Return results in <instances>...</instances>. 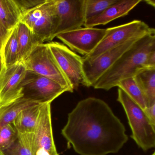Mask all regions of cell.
I'll list each match as a JSON object with an SVG mask.
<instances>
[{"label": "cell", "instance_id": "6da1fadb", "mask_svg": "<svg viewBox=\"0 0 155 155\" xmlns=\"http://www.w3.org/2000/svg\"><path fill=\"white\" fill-rule=\"evenodd\" d=\"M126 131L107 103L90 97L68 114L61 134L79 155H107L117 153L127 143Z\"/></svg>", "mask_w": 155, "mask_h": 155}, {"label": "cell", "instance_id": "7a4b0ae2", "mask_svg": "<svg viewBox=\"0 0 155 155\" xmlns=\"http://www.w3.org/2000/svg\"><path fill=\"white\" fill-rule=\"evenodd\" d=\"M155 51V31L140 38L96 81V89L109 91L125 79L133 78L140 71L148 68L150 52Z\"/></svg>", "mask_w": 155, "mask_h": 155}, {"label": "cell", "instance_id": "3957f363", "mask_svg": "<svg viewBox=\"0 0 155 155\" xmlns=\"http://www.w3.org/2000/svg\"><path fill=\"white\" fill-rule=\"evenodd\" d=\"M117 100L121 104L132 131L131 137L143 151L155 147V126L143 110L121 89H118Z\"/></svg>", "mask_w": 155, "mask_h": 155}, {"label": "cell", "instance_id": "277c9868", "mask_svg": "<svg viewBox=\"0 0 155 155\" xmlns=\"http://www.w3.org/2000/svg\"><path fill=\"white\" fill-rule=\"evenodd\" d=\"M154 28L140 20L132 21L128 23L106 29V34L97 47L84 59L91 61L101 54L125 41L136 38H140L155 32Z\"/></svg>", "mask_w": 155, "mask_h": 155}, {"label": "cell", "instance_id": "5b68a950", "mask_svg": "<svg viewBox=\"0 0 155 155\" xmlns=\"http://www.w3.org/2000/svg\"><path fill=\"white\" fill-rule=\"evenodd\" d=\"M22 63L27 71L48 78L67 89L68 92H73L47 43L38 45Z\"/></svg>", "mask_w": 155, "mask_h": 155}, {"label": "cell", "instance_id": "8992f818", "mask_svg": "<svg viewBox=\"0 0 155 155\" xmlns=\"http://www.w3.org/2000/svg\"><path fill=\"white\" fill-rule=\"evenodd\" d=\"M20 22L28 26L43 41H51L57 27L55 0L44 3L21 15Z\"/></svg>", "mask_w": 155, "mask_h": 155}, {"label": "cell", "instance_id": "52a82bcc", "mask_svg": "<svg viewBox=\"0 0 155 155\" xmlns=\"http://www.w3.org/2000/svg\"><path fill=\"white\" fill-rule=\"evenodd\" d=\"M22 97L38 104L51 103L65 92L67 89L58 82L27 71L21 82Z\"/></svg>", "mask_w": 155, "mask_h": 155}, {"label": "cell", "instance_id": "ba28073f", "mask_svg": "<svg viewBox=\"0 0 155 155\" xmlns=\"http://www.w3.org/2000/svg\"><path fill=\"white\" fill-rule=\"evenodd\" d=\"M47 44L73 90L85 86L82 57L60 42L50 41Z\"/></svg>", "mask_w": 155, "mask_h": 155}, {"label": "cell", "instance_id": "9c48e42d", "mask_svg": "<svg viewBox=\"0 0 155 155\" xmlns=\"http://www.w3.org/2000/svg\"><path fill=\"white\" fill-rule=\"evenodd\" d=\"M85 0H55L57 27L54 38L59 34L82 28L86 21Z\"/></svg>", "mask_w": 155, "mask_h": 155}, {"label": "cell", "instance_id": "30bf717a", "mask_svg": "<svg viewBox=\"0 0 155 155\" xmlns=\"http://www.w3.org/2000/svg\"><path fill=\"white\" fill-rule=\"evenodd\" d=\"M33 155H59L53 138L51 103L42 104L33 133Z\"/></svg>", "mask_w": 155, "mask_h": 155}, {"label": "cell", "instance_id": "8fae6325", "mask_svg": "<svg viewBox=\"0 0 155 155\" xmlns=\"http://www.w3.org/2000/svg\"><path fill=\"white\" fill-rule=\"evenodd\" d=\"M140 38H134L125 41L106 51L93 60H86L83 58L85 87H92L100 77Z\"/></svg>", "mask_w": 155, "mask_h": 155}, {"label": "cell", "instance_id": "7c38bea8", "mask_svg": "<svg viewBox=\"0 0 155 155\" xmlns=\"http://www.w3.org/2000/svg\"><path fill=\"white\" fill-rule=\"evenodd\" d=\"M106 32V29L81 28L59 34L56 38L72 51L87 56L97 47Z\"/></svg>", "mask_w": 155, "mask_h": 155}, {"label": "cell", "instance_id": "4fadbf2b", "mask_svg": "<svg viewBox=\"0 0 155 155\" xmlns=\"http://www.w3.org/2000/svg\"><path fill=\"white\" fill-rule=\"evenodd\" d=\"M27 71L22 62L6 68L0 77V108L22 97L21 82Z\"/></svg>", "mask_w": 155, "mask_h": 155}, {"label": "cell", "instance_id": "5bb4252c", "mask_svg": "<svg viewBox=\"0 0 155 155\" xmlns=\"http://www.w3.org/2000/svg\"><path fill=\"white\" fill-rule=\"evenodd\" d=\"M142 0H118L117 2L107 8L101 14L85 21V28H94L105 25L111 21L127 16Z\"/></svg>", "mask_w": 155, "mask_h": 155}, {"label": "cell", "instance_id": "9a60e30c", "mask_svg": "<svg viewBox=\"0 0 155 155\" xmlns=\"http://www.w3.org/2000/svg\"><path fill=\"white\" fill-rule=\"evenodd\" d=\"M17 28L19 62H22L36 47L44 43L24 23L20 22Z\"/></svg>", "mask_w": 155, "mask_h": 155}, {"label": "cell", "instance_id": "2e32d148", "mask_svg": "<svg viewBox=\"0 0 155 155\" xmlns=\"http://www.w3.org/2000/svg\"><path fill=\"white\" fill-rule=\"evenodd\" d=\"M133 78L145 97L147 107L155 104V69L141 70Z\"/></svg>", "mask_w": 155, "mask_h": 155}, {"label": "cell", "instance_id": "e0dca14e", "mask_svg": "<svg viewBox=\"0 0 155 155\" xmlns=\"http://www.w3.org/2000/svg\"><path fill=\"white\" fill-rule=\"evenodd\" d=\"M42 104H37L21 110L13 120L14 126L21 134L33 133Z\"/></svg>", "mask_w": 155, "mask_h": 155}, {"label": "cell", "instance_id": "ac0fdd59", "mask_svg": "<svg viewBox=\"0 0 155 155\" xmlns=\"http://www.w3.org/2000/svg\"><path fill=\"white\" fill-rule=\"evenodd\" d=\"M21 13L15 0H0V21L9 31L20 22Z\"/></svg>", "mask_w": 155, "mask_h": 155}, {"label": "cell", "instance_id": "d6986e66", "mask_svg": "<svg viewBox=\"0 0 155 155\" xmlns=\"http://www.w3.org/2000/svg\"><path fill=\"white\" fill-rule=\"evenodd\" d=\"M37 104L38 103L22 97L10 105L0 108V129L12 123L21 110Z\"/></svg>", "mask_w": 155, "mask_h": 155}, {"label": "cell", "instance_id": "ffe728a7", "mask_svg": "<svg viewBox=\"0 0 155 155\" xmlns=\"http://www.w3.org/2000/svg\"><path fill=\"white\" fill-rule=\"evenodd\" d=\"M17 26L11 31L2 49V56L6 68L19 63Z\"/></svg>", "mask_w": 155, "mask_h": 155}, {"label": "cell", "instance_id": "44dd1931", "mask_svg": "<svg viewBox=\"0 0 155 155\" xmlns=\"http://www.w3.org/2000/svg\"><path fill=\"white\" fill-rule=\"evenodd\" d=\"M33 133H19L18 138L8 148L0 150V155H33Z\"/></svg>", "mask_w": 155, "mask_h": 155}, {"label": "cell", "instance_id": "7402d4cb", "mask_svg": "<svg viewBox=\"0 0 155 155\" xmlns=\"http://www.w3.org/2000/svg\"><path fill=\"white\" fill-rule=\"evenodd\" d=\"M117 87L126 92L143 110L147 107L145 97L133 77L121 81L118 83Z\"/></svg>", "mask_w": 155, "mask_h": 155}, {"label": "cell", "instance_id": "603a6c76", "mask_svg": "<svg viewBox=\"0 0 155 155\" xmlns=\"http://www.w3.org/2000/svg\"><path fill=\"white\" fill-rule=\"evenodd\" d=\"M118 0H85V19L86 21L101 14L107 8Z\"/></svg>", "mask_w": 155, "mask_h": 155}, {"label": "cell", "instance_id": "cb8c5ba5", "mask_svg": "<svg viewBox=\"0 0 155 155\" xmlns=\"http://www.w3.org/2000/svg\"><path fill=\"white\" fill-rule=\"evenodd\" d=\"M18 134L12 123H9L0 129V150L10 147L18 138Z\"/></svg>", "mask_w": 155, "mask_h": 155}, {"label": "cell", "instance_id": "d4e9b609", "mask_svg": "<svg viewBox=\"0 0 155 155\" xmlns=\"http://www.w3.org/2000/svg\"><path fill=\"white\" fill-rule=\"evenodd\" d=\"M21 15L44 3L46 0H15Z\"/></svg>", "mask_w": 155, "mask_h": 155}, {"label": "cell", "instance_id": "484cf974", "mask_svg": "<svg viewBox=\"0 0 155 155\" xmlns=\"http://www.w3.org/2000/svg\"><path fill=\"white\" fill-rule=\"evenodd\" d=\"M11 31L8 30L0 21V53L2 55L3 46L8 38Z\"/></svg>", "mask_w": 155, "mask_h": 155}, {"label": "cell", "instance_id": "4316f807", "mask_svg": "<svg viewBox=\"0 0 155 155\" xmlns=\"http://www.w3.org/2000/svg\"><path fill=\"white\" fill-rule=\"evenodd\" d=\"M152 124L155 126V104L143 110Z\"/></svg>", "mask_w": 155, "mask_h": 155}, {"label": "cell", "instance_id": "83f0119b", "mask_svg": "<svg viewBox=\"0 0 155 155\" xmlns=\"http://www.w3.org/2000/svg\"><path fill=\"white\" fill-rule=\"evenodd\" d=\"M147 64L149 69H155V51L150 52L149 55Z\"/></svg>", "mask_w": 155, "mask_h": 155}, {"label": "cell", "instance_id": "f1b7e54d", "mask_svg": "<svg viewBox=\"0 0 155 155\" xmlns=\"http://www.w3.org/2000/svg\"><path fill=\"white\" fill-rule=\"evenodd\" d=\"M6 68L4 64V60L2 55L0 53V77L4 73Z\"/></svg>", "mask_w": 155, "mask_h": 155}, {"label": "cell", "instance_id": "f546056e", "mask_svg": "<svg viewBox=\"0 0 155 155\" xmlns=\"http://www.w3.org/2000/svg\"><path fill=\"white\" fill-rule=\"evenodd\" d=\"M145 2H146L147 4L150 6H152L153 7H155V2L154 1H150V0H146L145 1Z\"/></svg>", "mask_w": 155, "mask_h": 155}, {"label": "cell", "instance_id": "4dcf8cb0", "mask_svg": "<svg viewBox=\"0 0 155 155\" xmlns=\"http://www.w3.org/2000/svg\"><path fill=\"white\" fill-rule=\"evenodd\" d=\"M151 155H155V152H154L153 153V154H152Z\"/></svg>", "mask_w": 155, "mask_h": 155}]
</instances>
